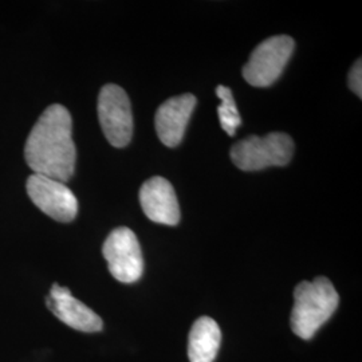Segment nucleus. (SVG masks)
<instances>
[{"label":"nucleus","mask_w":362,"mask_h":362,"mask_svg":"<svg viewBox=\"0 0 362 362\" xmlns=\"http://www.w3.org/2000/svg\"><path fill=\"white\" fill-rule=\"evenodd\" d=\"M25 157L35 175L62 182L73 177L77 149L73 141V121L65 106L52 105L39 117L27 139Z\"/></svg>","instance_id":"1"},{"label":"nucleus","mask_w":362,"mask_h":362,"mask_svg":"<svg viewBox=\"0 0 362 362\" xmlns=\"http://www.w3.org/2000/svg\"><path fill=\"white\" fill-rule=\"evenodd\" d=\"M338 302L336 287L327 278L318 276L313 282H300L294 290L293 332L302 339H310L332 318Z\"/></svg>","instance_id":"2"},{"label":"nucleus","mask_w":362,"mask_h":362,"mask_svg":"<svg viewBox=\"0 0 362 362\" xmlns=\"http://www.w3.org/2000/svg\"><path fill=\"white\" fill-rule=\"evenodd\" d=\"M293 153L294 143L282 132H274L264 137L250 136L231 148L233 164L246 172L284 167L290 163Z\"/></svg>","instance_id":"3"},{"label":"nucleus","mask_w":362,"mask_h":362,"mask_svg":"<svg viewBox=\"0 0 362 362\" xmlns=\"http://www.w3.org/2000/svg\"><path fill=\"white\" fill-rule=\"evenodd\" d=\"M296 43L287 35H275L263 40L250 55L243 67V77L251 86L267 88L281 77Z\"/></svg>","instance_id":"4"},{"label":"nucleus","mask_w":362,"mask_h":362,"mask_svg":"<svg viewBox=\"0 0 362 362\" xmlns=\"http://www.w3.org/2000/svg\"><path fill=\"white\" fill-rule=\"evenodd\" d=\"M104 258L110 274L118 282L134 284L144 272L141 247L136 233L127 227H119L109 233L103 247Z\"/></svg>","instance_id":"5"},{"label":"nucleus","mask_w":362,"mask_h":362,"mask_svg":"<svg viewBox=\"0 0 362 362\" xmlns=\"http://www.w3.org/2000/svg\"><path fill=\"white\" fill-rule=\"evenodd\" d=\"M98 118L106 140L116 148L130 143L133 115L127 91L117 85H106L98 95Z\"/></svg>","instance_id":"6"},{"label":"nucleus","mask_w":362,"mask_h":362,"mask_svg":"<svg viewBox=\"0 0 362 362\" xmlns=\"http://www.w3.org/2000/svg\"><path fill=\"white\" fill-rule=\"evenodd\" d=\"M31 202L52 219L69 223L76 219L78 200L62 181L33 173L26 184Z\"/></svg>","instance_id":"7"},{"label":"nucleus","mask_w":362,"mask_h":362,"mask_svg":"<svg viewBox=\"0 0 362 362\" xmlns=\"http://www.w3.org/2000/svg\"><path fill=\"white\" fill-rule=\"evenodd\" d=\"M46 305L52 314L70 326L83 333H97L103 330V320L85 303L73 297L67 287L54 284L50 294L46 298Z\"/></svg>","instance_id":"8"},{"label":"nucleus","mask_w":362,"mask_h":362,"mask_svg":"<svg viewBox=\"0 0 362 362\" xmlns=\"http://www.w3.org/2000/svg\"><path fill=\"white\" fill-rule=\"evenodd\" d=\"M140 204L148 219L176 226L180 221V207L172 184L164 177L155 176L145 181L140 189Z\"/></svg>","instance_id":"9"},{"label":"nucleus","mask_w":362,"mask_h":362,"mask_svg":"<svg viewBox=\"0 0 362 362\" xmlns=\"http://www.w3.org/2000/svg\"><path fill=\"white\" fill-rule=\"evenodd\" d=\"M196 104V97L189 93L172 97L161 104L155 117L156 130L161 143L169 148L181 143Z\"/></svg>","instance_id":"10"},{"label":"nucleus","mask_w":362,"mask_h":362,"mask_svg":"<svg viewBox=\"0 0 362 362\" xmlns=\"http://www.w3.org/2000/svg\"><path fill=\"white\" fill-rule=\"evenodd\" d=\"M221 342L219 325L211 317H200L189 332L188 357L191 362H214Z\"/></svg>","instance_id":"11"},{"label":"nucleus","mask_w":362,"mask_h":362,"mask_svg":"<svg viewBox=\"0 0 362 362\" xmlns=\"http://www.w3.org/2000/svg\"><path fill=\"white\" fill-rule=\"evenodd\" d=\"M216 95L221 101V105L218 107L220 125L228 136H235L236 129L242 125V118L235 103L233 91L227 86H218Z\"/></svg>","instance_id":"12"},{"label":"nucleus","mask_w":362,"mask_h":362,"mask_svg":"<svg viewBox=\"0 0 362 362\" xmlns=\"http://www.w3.org/2000/svg\"><path fill=\"white\" fill-rule=\"evenodd\" d=\"M349 86L360 98L362 97V66L361 59H358L350 70Z\"/></svg>","instance_id":"13"}]
</instances>
